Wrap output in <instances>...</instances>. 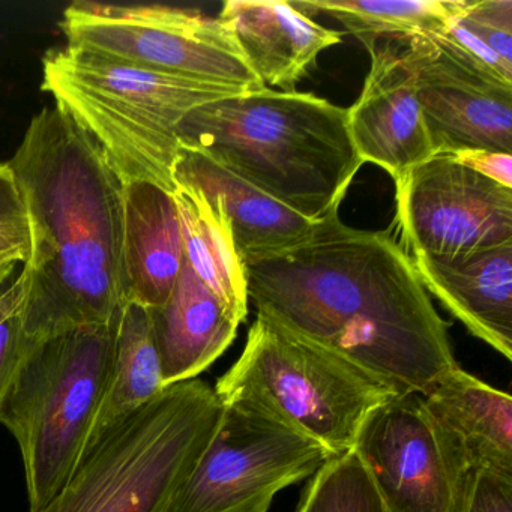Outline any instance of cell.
Instances as JSON below:
<instances>
[{"label":"cell","instance_id":"6da1fadb","mask_svg":"<svg viewBox=\"0 0 512 512\" xmlns=\"http://www.w3.org/2000/svg\"><path fill=\"white\" fill-rule=\"evenodd\" d=\"M257 316L391 385L427 391L457 367L412 257L388 232L353 229L338 214L304 241L244 262Z\"/></svg>","mask_w":512,"mask_h":512},{"label":"cell","instance_id":"7a4b0ae2","mask_svg":"<svg viewBox=\"0 0 512 512\" xmlns=\"http://www.w3.org/2000/svg\"><path fill=\"white\" fill-rule=\"evenodd\" d=\"M31 233L22 322L34 340L109 325L127 304L125 184L64 110L32 118L10 161Z\"/></svg>","mask_w":512,"mask_h":512},{"label":"cell","instance_id":"3957f363","mask_svg":"<svg viewBox=\"0 0 512 512\" xmlns=\"http://www.w3.org/2000/svg\"><path fill=\"white\" fill-rule=\"evenodd\" d=\"M176 136L314 223L338 214L364 164L347 110L305 92L265 88L205 104Z\"/></svg>","mask_w":512,"mask_h":512},{"label":"cell","instance_id":"277c9868","mask_svg":"<svg viewBox=\"0 0 512 512\" xmlns=\"http://www.w3.org/2000/svg\"><path fill=\"white\" fill-rule=\"evenodd\" d=\"M41 89L100 146L124 184L175 193L176 127L197 107L242 94L142 70L77 47L49 50Z\"/></svg>","mask_w":512,"mask_h":512},{"label":"cell","instance_id":"5b68a950","mask_svg":"<svg viewBox=\"0 0 512 512\" xmlns=\"http://www.w3.org/2000/svg\"><path fill=\"white\" fill-rule=\"evenodd\" d=\"M223 404L199 379L167 386L104 433L35 512H166L214 437Z\"/></svg>","mask_w":512,"mask_h":512},{"label":"cell","instance_id":"8992f818","mask_svg":"<svg viewBox=\"0 0 512 512\" xmlns=\"http://www.w3.org/2000/svg\"><path fill=\"white\" fill-rule=\"evenodd\" d=\"M118 322L35 340L0 406V424L19 443L29 512L62 490L85 455L109 385Z\"/></svg>","mask_w":512,"mask_h":512},{"label":"cell","instance_id":"52a82bcc","mask_svg":"<svg viewBox=\"0 0 512 512\" xmlns=\"http://www.w3.org/2000/svg\"><path fill=\"white\" fill-rule=\"evenodd\" d=\"M214 391L223 406L259 413L322 443L334 457L352 451L368 415L400 395L379 377L262 316Z\"/></svg>","mask_w":512,"mask_h":512},{"label":"cell","instance_id":"ba28073f","mask_svg":"<svg viewBox=\"0 0 512 512\" xmlns=\"http://www.w3.org/2000/svg\"><path fill=\"white\" fill-rule=\"evenodd\" d=\"M61 29L67 46L142 70L245 92L266 88L218 19L196 11L74 2Z\"/></svg>","mask_w":512,"mask_h":512},{"label":"cell","instance_id":"9c48e42d","mask_svg":"<svg viewBox=\"0 0 512 512\" xmlns=\"http://www.w3.org/2000/svg\"><path fill=\"white\" fill-rule=\"evenodd\" d=\"M332 457L298 431L223 406L214 437L166 512H268L281 490L316 475Z\"/></svg>","mask_w":512,"mask_h":512},{"label":"cell","instance_id":"30bf717a","mask_svg":"<svg viewBox=\"0 0 512 512\" xmlns=\"http://www.w3.org/2000/svg\"><path fill=\"white\" fill-rule=\"evenodd\" d=\"M353 451L388 512H461L472 472L428 416L421 395L400 394L376 407Z\"/></svg>","mask_w":512,"mask_h":512},{"label":"cell","instance_id":"8fae6325","mask_svg":"<svg viewBox=\"0 0 512 512\" xmlns=\"http://www.w3.org/2000/svg\"><path fill=\"white\" fill-rule=\"evenodd\" d=\"M397 185V221L412 256L455 257L512 241V190L433 155Z\"/></svg>","mask_w":512,"mask_h":512},{"label":"cell","instance_id":"7c38bea8","mask_svg":"<svg viewBox=\"0 0 512 512\" xmlns=\"http://www.w3.org/2000/svg\"><path fill=\"white\" fill-rule=\"evenodd\" d=\"M406 55L433 155L512 154V83L491 76L436 34L412 38Z\"/></svg>","mask_w":512,"mask_h":512},{"label":"cell","instance_id":"4fadbf2b","mask_svg":"<svg viewBox=\"0 0 512 512\" xmlns=\"http://www.w3.org/2000/svg\"><path fill=\"white\" fill-rule=\"evenodd\" d=\"M359 100L347 110L350 137L362 163L394 181L433 157L406 52L376 49Z\"/></svg>","mask_w":512,"mask_h":512},{"label":"cell","instance_id":"5bb4252c","mask_svg":"<svg viewBox=\"0 0 512 512\" xmlns=\"http://www.w3.org/2000/svg\"><path fill=\"white\" fill-rule=\"evenodd\" d=\"M412 262L425 290L511 361L512 241L463 256H413Z\"/></svg>","mask_w":512,"mask_h":512},{"label":"cell","instance_id":"9a60e30c","mask_svg":"<svg viewBox=\"0 0 512 512\" xmlns=\"http://www.w3.org/2000/svg\"><path fill=\"white\" fill-rule=\"evenodd\" d=\"M217 19L263 85L284 92L307 76L323 50L343 40L287 0H227Z\"/></svg>","mask_w":512,"mask_h":512},{"label":"cell","instance_id":"2e32d148","mask_svg":"<svg viewBox=\"0 0 512 512\" xmlns=\"http://www.w3.org/2000/svg\"><path fill=\"white\" fill-rule=\"evenodd\" d=\"M422 404L469 472L512 478V398L461 370L440 376Z\"/></svg>","mask_w":512,"mask_h":512},{"label":"cell","instance_id":"e0dca14e","mask_svg":"<svg viewBox=\"0 0 512 512\" xmlns=\"http://www.w3.org/2000/svg\"><path fill=\"white\" fill-rule=\"evenodd\" d=\"M173 178L176 185L196 188L220 205L242 263L293 247L322 223L296 214L197 149L181 146Z\"/></svg>","mask_w":512,"mask_h":512},{"label":"cell","instance_id":"ac0fdd59","mask_svg":"<svg viewBox=\"0 0 512 512\" xmlns=\"http://www.w3.org/2000/svg\"><path fill=\"white\" fill-rule=\"evenodd\" d=\"M185 262L175 197L148 182L125 184L124 268L127 302L154 310L169 299Z\"/></svg>","mask_w":512,"mask_h":512},{"label":"cell","instance_id":"d6986e66","mask_svg":"<svg viewBox=\"0 0 512 512\" xmlns=\"http://www.w3.org/2000/svg\"><path fill=\"white\" fill-rule=\"evenodd\" d=\"M149 311L166 388L196 379L226 352L241 325L187 260L169 299Z\"/></svg>","mask_w":512,"mask_h":512},{"label":"cell","instance_id":"ffe728a7","mask_svg":"<svg viewBox=\"0 0 512 512\" xmlns=\"http://www.w3.org/2000/svg\"><path fill=\"white\" fill-rule=\"evenodd\" d=\"M173 197L181 218L185 260L227 311L239 323L244 322L247 280L230 221L217 202L196 188L176 185Z\"/></svg>","mask_w":512,"mask_h":512},{"label":"cell","instance_id":"44dd1931","mask_svg":"<svg viewBox=\"0 0 512 512\" xmlns=\"http://www.w3.org/2000/svg\"><path fill=\"white\" fill-rule=\"evenodd\" d=\"M164 389L166 385L155 344L151 311L127 302L116 329L109 385L86 451L116 424L155 400Z\"/></svg>","mask_w":512,"mask_h":512},{"label":"cell","instance_id":"7402d4cb","mask_svg":"<svg viewBox=\"0 0 512 512\" xmlns=\"http://www.w3.org/2000/svg\"><path fill=\"white\" fill-rule=\"evenodd\" d=\"M292 5L310 19L325 14L338 20L373 53L380 40L410 41L440 31L460 0H301Z\"/></svg>","mask_w":512,"mask_h":512},{"label":"cell","instance_id":"603a6c76","mask_svg":"<svg viewBox=\"0 0 512 512\" xmlns=\"http://www.w3.org/2000/svg\"><path fill=\"white\" fill-rule=\"evenodd\" d=\"M296 512H388L356 452L326 461L302 493Z\"/></svg>","mask_w":512,"mask_h":512},{"label":"cell","instance_id":"cb8c5ba5","mask_svg":"<svg viewBox=\"0 0 512 512\" xmlns=\"http://www.w3.org/2000/svg\"><path fill=\"white\" fill-rule=\"evenodd\" d=\"M455 19L512 68V0H460Z\"/></svg>","mask_w":512,"mask_h":512},{"label":"cell","instance_id":"d4e9b609","mask_svg":"<svg viewBox=\"0 0 512 512\" xmlns=\"http://www.w3.org/2000/svg\"><path fill=\"white\" fill-rule=\"evenodd\" d=\"M22 311L0 323V406L13 388L26 356L34 346V338L23 328Z\"/></svg>","mask_w":512,"mask_h":512},{"label":"cell","instance_id":"484cf974","mask_svg":"<svg viewBox=\"0 0 512 512\" xmlns=\"http://www.w3.org/2000/svg\"><path fill=\"white\" fill-rule=\"evenodd\" d=\"M461 512H512V478L476 470L470 475Z\"/></svg>","mask_w":512,"mask_h":512},{"label":"cell","instance_id":"4316f807","mask_svg":"<svg viewBox=\"0 0 512 512\" xmlns=\"http://www.w3.org/2000/svg\"><path fill=\"white\" fill-rule=\"evenodd\" d=\"M31 257L29 224L0 223V284L10 280Z\"/></svg>","mask_w":512,"mask_h":512},{"label":"cell","instance_id":"83f0119b","mask_svg":"<svg viewBox=\"0 0 512 512\" xmlns=\"http://www.w3.org/2000/svg\"><path fill=\"white\" fill-rule=\"evenodd\" d=\"M463 166L512 190V154L493 151H464L452 154Z\"/></svg>","mask_w":512,"mask_h":512},{"label":"cell","instance_id":"f1b7e54d","mask_svg":"<svg viewBox=\"0 0 512 512\" xmlns=\"http://www.w3.org/2000/svg\"><path fill=\"white\" fill-rule=\"evenodd\" d=\"M0 223L28 224L16 176L8 163H0Z\"/></svg>","mask_w":512,"mask_h":512},{"label":"cell","instance_id":"f546056e","mask_svg":"<svg viewBox=\"0 0 512 512\" xmlns=\"http://www.w3.org/2000/svg\"><path fill=\"white\" fill-rule=\"evenodd\" d=\"M28 284L29 275L25 266L10 280L0 284V323L23 310Z\"/></svg>","mask_w":512,"mask_h":512}]
</instances>
